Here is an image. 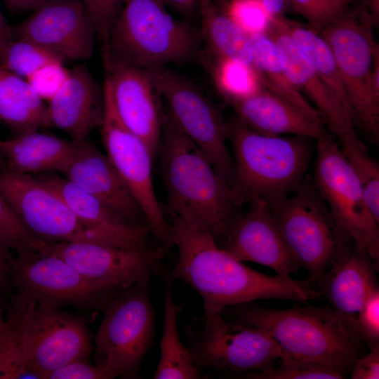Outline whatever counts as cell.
Instances as JSON below:
<instances>
[{"label":"cell","mask_w":379,"mask_h":379,"mask_svg":"<svg viewBox=\"0 0 379 379\" xmlns=\"http://www.w3.org/2000/svg\"><path fill=\"white\" fill-rule=\"evenodd\" d=\"M168 221L173 244L178 250L170 276L199 294L203 314L221 312L227 307L258 300L305 302L322 298L312 277L297 280L260 272L223 249L194 222L172 213H168Z\"/></svg>","instance_id":"obj_1"},{"label":"cell","mask_w":379,"mask_h":379,"mask_svg":"<svg viewBox=\"0 0 379 379\" xmlns=\"http://www.w3.org/2000/svg\"><path fill=\"white\" fill-rule=\"evenodd\" d=\"M158 154L168 212L194 222L221 246L243 201L168 111Z\"/></svg>","instance_id":"obj_2"},{"label":"cell","mask_w":379,"mask_h":379,"mask_svg":"<svg viewBox=\"0 0 379 379\" xmlns=\"http://www.w3.org/2000/svg\"><path fill=\"white\" fill-rule=\"evenodd\" d=\"M227 133L243 202L258 199L273 207L305 183L314 140L263 134L236 118L227 122Z\"/></svg>","instance_id":"obj_3"},{"label":"cell","mask_w":379,"mask_h":379,"mask_svg":"<svg viewBox=\"0 0 379 379\" xmlns=\"http://www.w3.org/2000/svg\"><path fill=\"white\" fill-rule=\"evenodd\" d=\"M229 308L232 320L265 331L282 358L323 364L346 375L362 356V345L345 333L330 305L274 309L249 302Z\"/></svg>","instance_id":"obj_4"},{"label":"cell","mask_w":379,"mask_h":379,"mask_svg":"<svg viewBox=\"0 0 379 379\" xmlns=\"http://www.w3.org/2000/svg\"><path fill=\"white\" fill-rule=\"evenodd\" d=\"M200 29L173 17L160 0H123L107 46L144 69L191 62L201 53Z\"/></svg>","instance_id":"obj_5"},{"label":"cell","mask_w":379,"mask_h":379,"mask_svg":"<svg viewBox=\"0 0 379 379\" xmlns=\"http://www.w3.org/2000/svg\"><path fill=\"white\" fill-rule=\"evenodd\" d=\"M374 26L360 4L348 7L319 32L333 55L355 121L378 140L379 91L374 87L373 75L379 47L373 37Z\"/></svg>","instance_id":"obj_6"},{"label":"cell","mask_w":379,"mask_h":379,"mask_svg":"<svg viewBox=\"0 0 379 379\" xmlns=\"http://www.w3.org/2000/svg\"><path fill=\"white\" fill-rule=\"evenodd\" d=\"M5 317L29 368L40 379L44 373L91 354L92 338L86 321L61 307L13 297Z\"/></svg>","instance_id":"obj_7"},{"label":"cell","mask_w":379,"mask_h":379,"mask_svg":"<svg viewBox=\"0 0 379 379\" xmlns=\"http://www.w3.org/2000/svg\"><path fill=\"white\" fill-rule=\"evenodd\" d=\"M187 349L200 368L241 376L275 365L283 354L263 329L235 320L221 312L194 319L186 327Z\"/></svg>","instance_id":"obj_8"},{"label":"cell","mask_w":379,"mask_h":379,"mask_svg":"<svg viewBox=\"0 0 379 379\" xmlns=\"http://www.w3.org/2000/svg\"><path fill=\"white\" fill-rule=\"evenodd\" d=\"M152 278L128 288L102 311L104 316L94 338L95 348L116 375L139 378L141 362L153 344L155 313L150 298Z\"/></svg>","instance_id":"obj_9"},{"label":"cell","mask_w":379,"mask_h":379,"mask_svg":"<svg viewBox=\"0 0 379 379\" xmlns=\"http://www.w3.org/2000/svg\"><path fill=\"white\" fill-rule=\"evenodd\" d=\"M147 70L176 124L239 196L227 122L217 106L195 83L168 67Z\"/></svg>","instance_id":"obj_10"},{"label":"cell","mask_w":379,"mask_h":379,"mask_svg":"<svg viewBox=\"0 0 379 379\" xmlns=\"http://www.w3.org/2000/svg\"><path fill=\"white\" fill-rule=\"evenodd\" d=\"M314 185L334 220L378 266L379 222L341 147L326 133L315 140Z\"/></svg>","instance_id":"obj_11"},{"label":"cell","mask_w":379,"mask_h":379,"mask_svg":"<svg viewBox=\"0 0 379 379\" xmlns=\"http://www.w3.org/2000/svg\"><path fill=\"white\" fill-rule=\"evenodd\" d=\"M270 208L291 251L315 281L353 243L338 227L314 185L305 182Z\"/></svg>","instance_id":"obj_12"},{"label":"cell","mask_w":379,"mask_h":379,"mask_svg":"<svg viewBox=\"0 0 379 379\" xmlns=\"http://www.w3.org/2000/svg\"><path fill=\"white\" fill-rule=\"evenodd\" d=\"M12 285L13 298L19 300L101 311L121 293L84 277L59 257L40 252L15 258Z\"/></svg>","instance_id":"obj_13"},{"label":"cell","mask_w":379,"mask_h":379,"mask_svg":"<svg viewBox=\"0 0 379 379\" xmlns=\"http://www.w3.org/2000/svg\"><path fill=\"white\" fill-rule=\"evenodd\" d=\"M0 192L36 240L114 246L106 237L82 222L55 192L31 175L0 171Z\"/></svg>","instance_id":"obj_14"},{"label":"cell","mask_w":379,"mask_h":379,"mask_svg":"<svg viewBox=\"0 0 379 379\" xmlns=\"http://www.w3.org/2000/svg\"><path fill=\"white\" fill-rule=\"evenodd\" d=\"M105 110L101 133L105 154L140 205L151 235L167 247L173 246L170 225L155 192L148 145L119 119L103 86Z\"/></svg>","instance_id":"obj_15"},{"label":"cell","mask_w":379,"mask_h":379,"mask_svg":"<svg viewBox=\"0 0 379 379\" xmlns=\"http://www.w3.org/2000/svg\"><path fill=\"white\" fill-rule=\"evenodd\" d=\"M35 251L60 258L86 277L122 292L164 273V247L127 249L87 242L36 240Z\"/></svg>","instance_id":"obj_16"},{"label":"cell","mask_w":379,"mask_h":379,"mask_svg":"<svg viewBox=\"0 0 379 379\" xmlns=\"http://www.w3.org/2000/svg\"><path fill=\"white\" fill-rule=\"evenodd\" d=\"M102 56L104 86L119 119L157 156L165 112L147 70L126 62L106 46Z\"/></svg>","instance_id":"obj_17"},{"label":"cell","mask_w":379,"mask_h":379,"mask_svg":"<svg viewBox=\"0 0 379 379\" xmlns=\"http://www.w3.org/2000/svg\"><path fill=\"white\" fill-rule=\"evenodd\" d=\"M12 27L15 39L33 42L64 62L90 58L97 39L84 0H48Z\"/></svg>","instance_id":"obj_18"},{"label":"cell","mask_w":379,"mask_h":379,"mask_svg":"<svg viewBox=\"0 0 379 379\" xmlns=\"http://www.w3.org/2000/svg\"><path fill=\"white\" fill-rule=\"evenodd\" d=\"M283 18H270L265 32L274 43L288 79L310 100L340 144L359 140L353 116L316 72L287 31Z\"/></svg>","instance_id":"obj_19"},{"label":"cell","mask_w":379,"mask_h":379,"mask_svg":"<svg viewBox=\"0 0 379 379\" xmlns=\"http://www.w3.org/2000/svg\"><path fill=\"white\" fill-rule=\"evenodd\" d=\"M245 213L234 219L221 247L241 262L266 266L290 276L301 267L288 248L270 206L260 199L248 201Z\"/></svg>","instance_id":"obj_20"},{"label":"cell","mask_w":379,"mask_h":379,"mask_svg":"<svg viewBox=\"0 0 379 379\" xmlns=\"http://www.w3.org/2000/svg\"><path fill=\"white\" fill-rule=\"evenodd\" d=\"M378 269L371 258L352 243L315 281V288L329 301L343 331L361 345L356 331L357 317L378 288Z\"/></svg>","instance_id":"obj_21"},{"label":"cell","mask_w":379,"mask_h":379,"mask_svg":"<svg viewBox=\"0 0 379 379\" xmlns=\"http://www.w3.org/2000/svg\"><path fill=\"white\" fill-rule=\"evenodd\" d=\"M60 172L129 224L147 227L140 205L107 155L88 139L81 142L73 157Z\"/></svg>","instance_id":"obj_22"},{"label":"cell","mask_w":379,"mask_h":379,"mask_svg":"<svg viewBox=\"0 0 379 379\" xmlns=\"http://www.w3.org/2000/svg\"><path fill=\"white\" fill-rule=\"evenodd\" d=\"M104 110L103 88L87 66L77 65L69 69L65 83L48 101V127L65 131L73 140H85L101 126Z\"/></svg>","instance_id":"obj_23"},{"label":"cell","mask_w":379,"mask_h":379,"mask_svg":"<svg viewBox=\"0 0 379 379\" xmlns=\"http://www.w3.org/2000/svg\"><path fill=\"white\" fill-rule=\"evenodd\" d=\"M227 102L233 108L236 119L263 134L297 135L315 140L326 133L323 121L263 87Z\"/></svg>","instance_id":"obj_24"},{"label":"cell","mask_w":379,"mask_h":379,"mask_svg":"<svg viewBox=\"0 0 379 379\" xmlns=\"http://www.w3.org/2000/svg\"><path fill=\"white\" fill-rule=\"evenodd\" d=\"M31 175L55 192L82 222L106 237L114 246L127 249L151 246L147 227L129 224L63 176L53 172Z\"/></svg>","instance_id":"obj_25"},{"label":"cell","mask_w":379,"mask_h":379,"mask_svg":"<svg viewBox=\"0 0 379 379\" xmlns=\"http://www.w3.org/2000/svg\"><path fill=\"white\" fill-rule=\"evenodd\" d=\"M81 142L36 131L1 140L0 153L6 170L13 173L60 172L73 157Z\"/></svg>","instance_id":"obj_26"},{"label":"cell","mask_w":379,"mask_h":379,"mask_svg":"<svg viewBox=\"0 0 379 379\" xmlns=\"http://www.w3.org/2000/svg\"><path fill=\"white\" fill-rule=\"evenodd\" d=\"M202 42L207 56L236 60L253 67L251 36L213 0L199 1Z\"/></svg>","instance_id":"obj_27"},{"label":"cell","mask_w":379,"mask_h":379,"mask_svg":"<svg viewBox=\"0 0 379 379\" xmlns=\"http://www.w3.org/2000/svg\"><path fill=\"white\" fill-rule=\"evenodd\" d=\"M0 119L13 136L48 128L47 105L27 80L0 65Z\"/></svg>","instance_id":"obj_28"},{"label":"cell","mask_w":379,"mask_h":379,"mask_svg":"<svg viewBox=\"0 0 379 379\" xmlns=\"http://www.w3.org/2000/svg\"><path fill=\"white\" fill-rule=\"evenodd\" d=\"M164 323L160 341V357L152 378H202L201 369L194 363L178 331V318L182 307L173 299L174 281L169 272H164Z\"/></svg>","instance_id":"obj_29"},{"label":"cell","mask_w":379,"mask_h":379,"mask_svg":"<svg viewBox=\"0 0 379 379\" xmlns=\"http://www.w3.org/2000/svg\"><path fill=\"white\" fill-rule=\"evenodd\" d=\"M251 36L253 67L262 86L309 115L324 121L319 112L288 79L270 36L265 31Z\"/></svg>","instance_id":"obj_30"},{"label":"cell","mask_w":379,"mask_h":379,"mask_svg":"<svg viewBox=\"0 0 379 379\" xmlns=\"http://www.w3.org/2000/svg\"><path fill=\"white\" fill-rule=\"evenodd\" d=\"M218 92L229 101L262 88L254 67L239 61L205 55Z\"/></svg>","instance_id":"obj_31"},{"label":"cell","mask_w":379,"mask_h":379,"mask_svg":"<svg viewBox=\"0 0 379 379\" xmlns=\"http://www.w3.org/2000/svg\"><path fill=\"white\" fill-rule=\"evenodd\" d=\"M361 185L367 205L379 222V167L360 139L340 144Z\"/></svg>","instance_id":"obj_32"},{"label":"cell","mask_w":379,"mask_h":379,"mask_svg":"<svg viewBox=\"0 0 379 379\" xmlns=\"http://www.w3.org/2000/svg\"><path fill=\"white\" fill-rule=\"evenodd\" d=\"M53 62L64 63L58 55L33 42L14 39L0 65L26 80L41 67Z\"/></svg>","instance_id":"obj_33"},{"label":"cell","mask_w":379,"mask_h":379,"mask_svg":"<svg viewBox=\"0 0 379 379\" xmlns=\"http://www.w3.org/2000/svg\"><path fill=\"white\" fill-rule=\"evenodd\" d=\"M273 366L244 374L239 378L255 379H341L345 375L323 364L292 358H281Z\"/></svg>","instance_id":"obj_34"},{"label":"cell","mask_w":379,"mask_h":379,"mask_svg":"<svg viewBox=\"0 0 379 379\" xmlns=\"http://www.w3.org/2000/svg\"><path fill=\"white\" fill-rule=\"evenodd\" d=\"M27 378L40 377L29 368L16 333L6 321L0 337V379Z\"/></svg>","instance_id":"obj_35"},{"label":"cell","mask_w":379,"mask_h":379,"mask_svg":"<svg viewBox=\"0 0 379 379\" xmlns=\"http://www.w3.org/2000/svg\"><path fill=\"white\" fill-rule=\"evenodd\" d=\"M0 240L9 249L25 256L35 251L36 239L30 234L0 192Z\"/></svg>","instance_id":"obj_36"},{"label":"cell","mask_w":379,"mask_h":379,"mask_svg":"<svg viewBox=\"0 0 379 379\" xmlns=\"http://www.w3.org/2000/svg\"><path fill=\"white\" fill-rule=\"evenodd\" d=\"M218 6L251 35L265 31L271 18L260 0H222Z\"/></svg>","instance_id":"obj_37"},{"label":"cell","mask_w":379,"mask_h":379,"mask_svg":"<svg viewBox=\"0 0 379 379\" xmlns=\"http://www.w3.org/2000/svg\"><path fill=\"white\" fill-rule=\"evenodd\" d=\"M356 331L361 343L369 350L379 349V287L372 292L359 311Z\"/></svg>","instance_id":"obj_38"},{"label":"cell","mask_w":379,"mask_h":379,"mask_svg":"<svg viewBox=\"0 0 379 379\" xmlns=\"http://www.w3.org/2000/svg\"><path fill=\"white\" fill-rule=\"evenodd\" d=\"M290 1L295 11L307 21V25L317 32L345 10L335 0H290Z\"/></svg>","instance_id":"obj_39"},{"label":"cell","mask_w":379,"mask_h":379,"mask_svg":"<svg viewBox=\"0 0 379 379\" xmlns=\"http://www.w3.org/2000/svg\"><path fill=\"white\" fill-rule=\"evenodd\" d=\"M62 62H53L45 65L26 80L43 100L49 101L62 87L69 74Z\"/></svg>","instance_id":"obj_40"},{"label":"cell","mask_w":379,"mask_h":379,"mask_svg":"<svg viewBox=\"0 0 379 379\" xmlns=\"http://www.w3.org/2000/svg\"><path fill=\"white\" fill-rule=\"evenodd\" d=\"M93 22L97 39L107 44L112 27L121 9L123 0H84Z\"/></svg>","instance_id":"obj_41"},{"label":"cell","mask_w":379,"mask_h":379,"mask_svg":"<svg viewBox=\"0 0 379 379\" xmlns=\"http://www.w3.org/2000/svg\"><path fill=\"white\" fill-rule=\"evenodd\" d=\"M114 373L105 365L91 364L88 359L72 361L65 366L44 373L41 379H111Z\"/></svg>","instance_id":"obj_42"},{"label":"cell","mask_w":379,"mask_h":379,"mask_svg":"<svg viewBox=\"0 0 379 379\" xmlns=\"http://www.w3.org/2000/svg\"><path fill=\"white\" fill-rule=\"evenodd\" d=\"M352 379L379 378V349L369 350L361 356L353 364L350 371Z\"/></svg>","instance_id":"obj_43"},{"label":"cell","mask_w":379,"mask_h":379,"mask_svg":"<svg viewBox=\"0 0 379 379\" xmlns=\"http://www.w3.org/2000/svg\"><path fill=\"white\" fill-rule=\"evenodd\" d=\"M15 258L0 240V300L10 289L12 285V270Z\"/></svg>","instance_id":"obj_44"},{"label":"cell","mask_w":379,"mask_h":379,"mask_svg":"<svg viewBox=\"0 0 379 379\" xmlns=\"http://www.w3.org/2000/svg\"><path fill=\"white\" fill-rule=\"evenodd\" d=\"M167 8L178 14L182 20L192 22L199 16V0H160Z\"/></svg>","instance_id":"obj_45"},{"label":"cell","mask_w":379,"mask_h":379,"mask_svg":"<svg viewBox=\"0 0 379 379\" xmlns=\"http://www.w3.org/2000/svg\"><path fill=\"white\" fill-rule=\"evenodd\" d=\"M14 39L13 27L0 11V65L7 48Z\"/></svg>","instance_id":"obj_46"},{"label":"cell","mask_w":379,"mask_h":379,"mask_svg":"<svg viewBox=\"0 0 379 379\" xmlns=\"http://www.w3.org/2000/svg\"><path fill=\"white\" fill-rule=\"evenodd\" d=\"M48 0H4L7 8L12 13L32 11Z\"/></svg>","instance_id":"obj_47"},{"label":"cell","mask_w":379,"mask_h":379,"mask_svg":"<svg viewBox=\"0 0 379 379\" xmlns=\"http://www.w3.org/2000/svg\"><path fill=\"white\" fill-rule=\"evenodd\" d=\"M263 7L270 17H279L291 5L290 0H260Z\"/></svg>","instance_id":"obj_48"},{"label":"cell","mask_w":379,"mask_h":379,"mask_svg":"<svg viewBox=\"0 0 379 379\" xmlns=\"http://www.w3.org/2000/svg\"><path fill=\"white\" fill-rule=\"evenodd\" d=\"M361 5L368 11L371 17L375 26L379 22V0H361Z\"/></svg>","instance_id":"obj_49"},{"label":"cell","mask_w":379,"mask_h":379,"mask_svg":"<svg viewBox=\"0 0 379 379\" xmlns=\"http://www.w3.org/2000/svg\"><path fill=\"white\" fill-rule=\"evenodd\" d=\"M1 301L0 300V337L4 331L6 325V317L3 314V307Z\"/></svg>","instance_id":"obj_50"},{"label":"cell","mask_w":379,"mask_h":379,"mask_svg":"<svg viewBox=\"0 0 379 379\" xmlns=\"http://www.w3.org/2000/svg\"><path fill=\"white\" fill-rule=\"evenodd\" d=\"M338 4L343 8L347 9L354 0H335Z\"/></svg>","instance_id":"obj_51"},{"label":"cell","mask_w":379,"mask_h":379,"mask_svg":"<svg viewBox=\"0 0 379 379\" xmlns=\"http://www.w3.org/2000/svg\"><path fill=\"white\" fill-rule=\"evenodd\" d=\"M1 140H0V143H1ZM2 170H6V167H5V164L4 163L2 157H1V153H0V171H2Z\"/></svg>","instance_id":"obj_52"}]
</instances>
